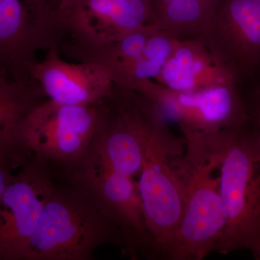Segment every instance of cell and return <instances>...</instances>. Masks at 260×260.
I'll return each instance as SVG.
<instances>
[{
  "mask_svg": "<svg viewBox=\"0 0 260 260\" xmlns=\"http://www.w3.org/2000/svg\"><path fill=\"white\" fill-rule=\"evenodd\" d=\"M218 159L227 225L217 252L250 251L260 260V149L246 122L203 138Z\"/></svg>",
  "mask_w": 260,
  "mask_h": 260,
  "instance_id": "obj_1",
  "label": "cell"
},
{
  "mask_svg": "<svg viewBox=\"0 0 260 260\" xmlns=\"http://www.w3.org/2000/svg\"><path fill=\"white\" fill-rule=\"evenodd\" d=\"M183 184L180 221L162 258L201 260L216 251L227 225L220 190L218 159L207 145L189 149L174 160Z\"/></svg>",
  "mask_w": 260,
  "mask_h": 260,
  "instance_id": "obj_2",
  "label": "cell"
},
{
  "mask_svg": "<svg viewBox=\"0 0 260 260\" xmlns=\"http://www.w3.org/2000/svg\"><path fill=\"white\" fill-rule=\"evenodd\" d=\"M106 243L122 237L86 191L54 188L22 260H89Z\"/></svg>",
  "mask_w": 260,
  "mask_h": 260,
  "instance_id": "obj_3",
  "label": "cell"
},
{
  "mask_svg": "<svg viewBox=\"0 0 260 260\" xmlns=\"http://www.w3.org/2000/svg\"><path fill=\"white\" fill-rule=\"evenodd\" d=\"M185 141L172 133L162 116L155 118L145 138V152L137 182L148 225L162 258L182 214L183 184L174 160L185 151Z\"/></svg>",
  "mask_w": 260,
  "mask_h": 260,
  "instance_id": "obj_4",
  "label": "cell"
},
{
  "mask_svg": "<svg viewBox=\"0 0 260 260\" xmlns=\"http://www.w3.org/2000/svg\"><path fill=\"white\" fill-rule=\"evenodd\" d=\"M105 110V100L81 106L43 101L24 123L17 160L25 151L47 161L69 164L81 160L96 136Z\"/></svg>",
  "mask_w": 260,
  "mask_h": 260,
  "instance_id": "obj_5",
  "label": "cell"
},
{
  "mask_svg": "<svg viewBox=\"0 0 260 260\" xmlns=\"http://www.w3.org/2000/svg\"><path fill=\"white\" fill-rule=\"evenodd\" d=\"M133 90L153 103L167 120L177 123L185 141L241 126L248 120L245 100L237 83L177 91L146 80Z\"/></svg>",
  "mask_w": 260,
  "mask_h": 260,
  "instance_id": "obj_6",
  "label": "cell"
},
{
  "mask_svg": "<svg viewBox=\"0 0 260 260\" xmlns=\"http://www.w3.org/2000/svg\"><path fill=\"white\" fill-rule=\"evenodd\" d=\"M196 39L239 85L260 82V0H222Z\"/></svg>",
  "mask_w": 260,
  "mask_h": 260,
  "instance_id": "obj_7",
  "label": "cell"
},
{
  "mask_svg": "<svg viewBox=\"0 0 260 260\" xmlns=\"http://www.w3.org/2000/svg\"><path fill=\"white\" fill-rule=\"evenodd\" d=\"M56 14L59 51L103 47L154 24L151 0H69Z\"/></svg>",
  "mask_w": 260,
  "mask_h": 260,
  "instance_id": "obj_8",
  "label": "cell"
},
{
  "mask_svg": "<svg viewBox=\"0 0 260 260\" xmlns=\"http://www.w3.org/2000/svg\"><path fill=\"white\" fill-rule=\"evenodd\" d=\"M60 42L49 0H0V73L31 75L38 51L58 49Z\"/></svg>",
  "mask_w": 260,
  "mask_h": 260,
  "instance_id": "obj_9",
  "label": "cell"
},
{
  "mask_svg": "<svg viewBox=\"0 0 260 260\" xmlns=\"http://www.w3.org/2000/svg\"><path fill=\"white\" fill-rule=\"evenodd\" d=\"M55 186L39 165L12 174L0 199V260H22Z\"/></svg>",
  "mask_w": 260,
  "mask_h": 260,
  "instance_id": "obj_10",
  "label": "cell"
},
{
  "mask_svg": "<svg viewBox=\"0 0 260 260\" xmlns=\"http://www.w3.org/2000/svg\"><path fill=\"white\" fill-rule=\"evenodd\" d=\"M80 177L87 194L120 233L126 250L133 254L144 251L155 256V242L149 232L138 184L133 177L86 162Z\"/></svg>",
  "mask_w": 260,
  "mask_h": 260,
  "instance_id": "obj_11",
  "label": "cell"
},
{
  "mask_svg": "<svg viewBox=\"0 0 260 260\" xmlns=\"http://www.w3.org/2000/svg\"><path fill=\"white\" fill-rule=\"evenodd\" d=\"M30 75L48 100L61 105L100 104L112 93V75L95 61L71 63L63 60L56 47L32 66Z\"/></svg>",
  "mask_w": 260,
  "mask_h": 260,
  "instance_id": "obj_12",
  "label": "cell"
},
{
  "mask_svg": "<svg viewBox=\"0 0 260 260\" xmlns=\"http://www.w3.org/2000/svg\"><path fill=\"white\" fill-rule=\"evenodd\" d=\"M155 81L177 91L238 83L234 75L217 64L204 44L196 38L177 40Z\"/></svg>",
  "mask_w": 260,
  "mask_h": 260,
  "instance_id": "obj_13",
  "label": "cell"
},
{
  "mask_svg": "<svg viewBox=\"0 0 260 260\" xmlns=\"http://www.w3.org/2000/svg\"><path fill=\"white\" fill-rule=\"evenodd\" d=\"M44 98L31 75L0 73V155L14 162L24 123Z\"/></svg>",
  "mask_w": 260,
  "mask_h": 260,
  "instance_id": "obj_14",
  "label": "cell"
},
{
  "mask_svg": "<svg viewBox=\"0 0 260 260\" xmlns=\"http://www.w3.org/2000/svg\"><path fill=\"white\" fill-rule=\"evenodd\" d=\"M153 23L178 40L194 39L213 12L202 0H151Z\"/></svg>",
  "mask_w": 260,
  "mask_h": 260,
  "instance_id": "obj_15",
  "label": "cell"
},
{
  "mask_svg": "<svg viewBox=\"0 0 260 260\" xmlns=\"http://www.w3.org/2000/svg\"><path fill=\"white\" fill-rule=\"evenodd\" d=\"M178 39L157 29L149 38L140 55L133 62L113 77L116 86L133 90L146 80H155L161 73Z\"/></svg>",
  "mask_w": 260,
  "mask_h": 260,
  "instance_id": "obj_16",
  "label": "cell"
},
{
  "mask_svg": "<svg viewBox=\"0 0 260 260\" xmlns=\"http://www.w3.org/2000/svg\"><path fill=\"white\" fill-rule=\"evenodd\" d=\"M240 88L247 109V122L260 148V82L242 85Z\"/></svg>",
  "mask_w": 260,
  "mask_h": 260,
  "instance_id": "obj_17",
  "label": "cell"
},
{
  "mask_svg": "<svg viewBox=\"0 0 260 260\" xmlns=\"http://www.w3.org/2000/svg\"><path fill=\"white\" fill-rule=\"evenodd\" d=\"M13 165L14 164L9 157L0 155V199L11 177Z\"/></svg>",
  "mask_w": 260,
  "mask_h": 260,
  "instance_id": "obj_18",
  "label": "cell"
},
{
  "mask_svg": "<svg viewBox=\"0 0 260 260\" xmlns=\"http://www.w3.org/2000/svg\"><path fill=\"white\" fill-rule=\"evenodd\" d=\"M202 1L214 13L215 10L218 8L220 3H221L222 0H202Z\"/></svg>",
  "mask_w": 260,
  "mask_h": 260,
  "instance_id": "obj_19",
  "label": "cell"
},
{
  "mask_svg": "<svg viewBox=\"0 0 260 260\" xmlns=\"http://www.w3.org/2000/svg\"><path fill=\"white\" fill-rule=\"evenodd\" d=\"M68 1H69V0H49L53 8L55 10L59 8L61 5H64Z\"/></svg>",
  "mask_w": 260,
  "mask_h": 260,
  "instance_id": "obj_20",
  "label": "cell"
}]
</instances>
